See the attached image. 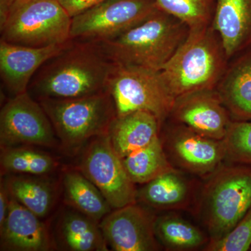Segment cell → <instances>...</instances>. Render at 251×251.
Returning a JSON list of instances; mask_svg holds the SVG:
<instances>
[{
	"label": "cell",
	"mask_w": 251,
	"mask_h": 251,
	"mask_svg": "<svg viewBox=\"0 0 251 251\" xmlns=\"http://www.w3.org/2000/svg\"><path fill=\"white\" fill-rule=\"evenodd\" d=\"M122 159L127 174L134 184H146L175 169L168 160L160 137Z\"/></svg>",
	"instance_id": "obj_22"
},
{
	"label": "cell",
	"mask_w": 251,
	"mask_h": 251,
	"mask_svg": "<svg viewBox=\"0 0 251 251\" xmlns=\"http://www.w3.org/2000/svg\"><path fill=\"white\" fill-rule=\"evenodd\" d=\"M59 238L64 248L73 251H106L108 244L97 221L77 212H69L59 225Z\"/></svg>",
	"instance_id": "obj_21"
},
{
	"label": "cell",
	"mask_w": 251,
	"mask_h": 251,
	"mask_svg": "<svg viewBox=\"0 0 251 251\" xmlns=\"http://www.w3.org/2000/svg\"><path fill=\"white\" fill-rule=\"evenodd\" d=\"M64 146L75 148L92 138L108 134L117 118L108 91L75 99L38 100Z\"/></svg>",
	"instance_id": "obj_5"
},
{
	"label": "cell",
	"mask_w": 251,
	"mask_h": 251,
	"mask_svg": "<svg viewBox=\"0 0 251 251\" xmlns=\"http://www.w3.org/2000/svg\"><path fill=\"white\" fill-rule=\"evenodd\" d=\"M198 134L223 140L232 120L215 90L200 91L176 99L171 116Z\"/></svg>",
	"instance_id": "obj_12"
},
{
	"label": "cell",
	"mask_w": 251,
	"mask_h": 251,
	"mask_svg": "<svg viewBox=\"0 0 251 251\" xmlns=\"http://www.w3.org/2000/svg\"><path fill=\"white\" fill-rule=\"evenodd\" d=\"M55 132L41 104L29 92L11 97L0 112L1 146L34 145L52 147Z\"/></svg>",
	"instance_id": "obj_10"
},
{
	"label": "cell",
	"mask_w": 251,
	"mask_h": 251,
	"mask_svg": "<svg viewBox=\"0 0 251 251\" xmlns=\"http://www.w3.org/2000/svg\"><path fill=\"white\" fill-rule=\"evenodd\" d=\"M108 90L117 117L142 110L153 114L162 124L171 116L176 101L161 72L143 67L115 64Z\"/></svg>",
	"instance_id": "obj_7"
},
{
	"label": "cell",
	"mask_w": 251,
	"mask_h": 251,
	"mask_svg": "<svg viewBox=\"0 0 251 251\" xmlns=\"http://www.w3.org/2000/svg\"><path fill=\"white\" fill-rule=\"evenodd\" d=\"M154 233L158 242L170 250H193L205 242L204 234L196 226L173 214L155 219Z\"/></svg>",
	"instance_id": "obj_23"
},
{
	"label": "cell",
	"mask_w": 251,
	"mask_h": 251,
	"mask_svg": "<svg viewBox=\"0 0 251 251\" xmlns=\"http://www.w3.org/2000/svg\"><path fill=\"white\" fill-rule=\"evenodd\" d=\"M167 148L178 166L199 176H210L226 158L224 140L203 136L181 125L168 133Z\"/></svg>",
	"instance_id": "obj_13"
},
{
	"label": "cell",
	"mask_w": 251,
	"mask_h": 251,
	"mask_svg": "<svg viewBox=\"0 0 251 251\" xmlns=\"http://www.w3.org/2000/svg\"><path fill=\"white\" fill-rule=\"evenodd\" d=\"M211 27L229 62L251 49V0H216Z\"/></svg>",
	"instance_id": "obj_15"
},
{
	"label": "cell",
	"mask_w": 251,
	"mask_h": 251,
	"mask_svg": "<svg viewBox=\"0 0 251 251\" xmlns=\"http://www.w3.org/2000/svg\"><path fill=\"white\" fill-rule=\"evenodd\" d=\"M216 90L233 121L251 120V49L229 62Z\"/></svg>",
	"instance_id": "obj_17"
},
{
	"label": "cell",
	"mask_w": 251,
	"mask_h": 251,
	"mask_svg": "<svg viewBox=\"0 0 251 251\" xmlns=\"http://www.w3.org/2000/svg\"><path fill=\"white\" fill-rule=\"evenodd\" d=\"M154 221L148 211L135 203L109 213L99 226L112 250L153 251L159 248Z\"/></svg>",
	"instance_id": "obj_11"
},
{
	"label": "cell",
	"mask_w": 251,
	"mask_h": 251,
	"mask_svg": "<svg viewBox=\"0 0 251 251\" xmlns=\"http://www.w3.org/2000/svg\"><path fill=\"white\" fill-rule=\"evenodd\" d=\"M161 11L184 23L190 30L211 26L213 0H156Z\"/></svg>",
	"instance_id": "obj_25"
},
{
	"label": "cell",
	"mask_w": 251,
	"mask_h": 251,
	"mask_svg": "<svg viewBox=\"0 0 251 251\" xmlns=\"http://www.w3.org/2000/svg\"><path fill=\"white\" fill-rule=\"evenodd\" d=\"M115 64L98 43L72 40L62 52L44 63L27 92L35 99H75L108 90Z\"/></svg>",
	"instance_id": "obj_1"
},
{
	"label": "cell",
	"mask_w": 251,
	"mask_h": 251,
	"mask_svg": "<svg viewBox=\"0 0 251 251\" xmlns=\"http://www.w3.org/2000/svg\"><path fill=\"white\" fill-rule=\"evenodd\" d=\"M223 140L226 158L234 163L251 164V120L232 121Z\"/></svg>",
	"instance_id": "obj_27"
},
{
	"label": "cell",
	"mask_w": 251,
	"mask_h": 251,
	"mask_svg": "<svg viewBox=\"0 0 251 251\" xmlns=\"http://www.w3.org/2000/svg\"><path fill=\"white\" fill-rule=\"evenodd\" d=\"M72 18L105 0H57Z\"/></svg>",
	"instance_id": "obj_29"
},
{
	"label": "cell",
	"mask_w": 251,
	"mask_h": 251,
	"mask_svg": "<svg viewBox=\"0 0 251 251\" xmlns=\"http://www.w3.org/2000/svg\"><path fill=\"white\" fill-rule=\"evenodd\" d=\"M251 247V209L230 232L217 240H211L204 250L246 251Z\"/></svg>",
	"instance_id": "obj_28"
},
{
	"label": "cell",
	"mask_w": 251,
	"mask_h": 251,
	"mask_svg": "<svg viewBox=\"0 0 251 251\" xmlns=\"http://www.w3.org/2000/svg\"><path fill=\"white\" fill-rule=\"evenodd\" d=\"M1 230V250L44 251L50 239L40 218L10 195L9 211Z\"/></svg>",
	"instance_id": "obj_16"
},
{
	"label": "cell",
	"mask_w": 251,
	"mask_h": 251,
	"mask_svg": "<svg viewBox=\"0 0 251 251\" xmlns=\"http://www.w3.org/2000/svg\"><path fill=\"white\" fill-rule=\"evenodd\" d=\"M203 216L211 240L224 237L251 209V169L221 167L210 175L203 195Z\"/></svg>",
	"instance_id": "obj_6"
},
{
	"label": "cell",
	"mask_w": 251,
	"mask_h": 251,
	"mask_svg": "<svg viewBox=\"0 0 251 251\" xmlns=\"http://www.w3.org/2000/svg\"><path fill=\"white\" fill-rule=\"evenodd\" d=\"M191 193L187 179L173 169L145 184L137 198L157 209H179L188 204Z\"/></svg>",
	"instance_id": "obj_19"
},
{
	"label": "cell",
	"mask_w": 251,
	"mask_h": 251,
	"mask_svg": "<svg viewBox=\"0 0 251 251\" xmlns=\"http://www.w3.org/2000/svg\"><path fill=\"white\" fill-rule=\"evenodd\" d=\"M229 61L211 26L190 30L186 40L160 72L175 99L215 90Z\"/></svg>",
	"instance_id": "obj_3"
},
{
	"label": "cell",
	"mask_w": 251,
	"mask_h": 251,
	"mask_svg": "<svg viewBox=\"0 0 251 251\" xmlns=\"http://www.w3.org/2000/svg\"><path fill=\"white\" fill-rule=\"evenodd\" d=\"M1 165L10 173L33 175L53 171L55 163L49 155L27 148H7L1 153Z\"/></svg>",
	"instance_id": "obj_26"
},
{
	"label": "cell",
	"mask_w": 251,
	"mask_h": 251,
	"mask_svg": "<svg viewBox=\"0 0 251 251\" xmlns=\"http://www.w3.org/2000/svg\"><path fill=\"white\" fill-rule=\"evenodd\" d=\"M10 202V194L6 184L1 182L0 188V227H2L7 216Z\"/></svg>",
	"instance_id": "obj_30"
},
{
	"label": "cell",
	"mask_w": 251,
	"mask_h": 251,
	"mask_svg": "<svg viewBox=\"0 0 251 251\" xmlns=\"http://www.w3.org/2000/svg\"><path fill=\"white\" fill-rule=\"evenodd\" d=\"M158 9L156 0H105L72 18V40H110L148 19Z\"/></svg>",
	"instance_id": "obj_8"
},
{
	"label": "cell",
	"mask_w": 251,
	"mask_h": 251,
	"mask_svg": "<svg viewBox=\"0 0 251 251\" xmlns=\"http://www.w3.org/2000/svg\"><path fill=\"white\" fill-rule=\"evenodd\" d=\"M72 40L45 47L16 45L0 40V74L4 88L12 97L27 92L39 68L62 52Z\"/></svg>",
	"instance_id": "obj_14"
},
{
	"label": "cell",
	"mask_w": 251,
	"mask_h": 251,
	"mask_svg": "<svg viewBox=\"0 0 251 251\" xmlns=\"http://www.w3.org/2000/svg\"><path fill=\"white\" fill-rule=\"evenodd\" d=\"M189 31L184 23L158 9L135 27L98 44L113 64L160 72Z\"/></svg>",
	"instance_id": "obj_2"
},
{
	"label": "cell",
	"mask_w": 251,
	"mask_h": 251,
	"mask_svg": "<svg viewBox=\"0 0 251 251\" xmlns=\"http://www.w3.org/2000/svg\"><path fill=\"white\" fill-rule=\"evenodd\" d=\"M16 0H0V16L4 14L8 9Z\"/></svg>",
	"instance_id": "obj_31"
},
{
	"label": "cell",
	"mask_w": 251,
	"mask_h": 251,
	"mask_svg": "<svg viewBox=\"0 0 251 251\" xmlns=\"http://www.w3.org/2000/svg\"><path fill=\"white\" fill-rule=\"evenodd\" d=\"M161 125L151 112H133L115 119L109 130V138L116 152L123 158L158 138Z\"/></svg>",
	"instance_id": "obj_18"
},
{
	"label": "cell",
	"mask_w": 251,
	"mask_h": 251,
	"mask_svg": "<svg viewBox=\"0 0 251 251\" xmlns=\"http://www.w3.org/2000/svg\"><path fill=\"white\" fill-rule=\"evenodd\" d=\"M80 169L100 190L112 209L136 203L135 184L112 147L108 133L94 138L82 155Z\"/></svg>",
	"instance_id": "obj_9"
},
{
	"label": "cell",
	"mask_w": 251,
	"mask_h": 251,
	"mask_svg": "<svg viewBox=\"0 0 251 251\" xmlns=\"http://www.w3.org/2000/svg\"><path fill=\"white\" fill-rule=\"evenodd\" d=\"M6 186L12 197L40 219L51 210L54 193L47 182L34 178L13 177Z\"/></svg>",
	"instance_id": "obj_24"
},
{
	"label": "cell",
	"mask_w": 251,
	"mask_h": 251,
	"mask_svg": "<svg viewBox=\"0 0 251 251\" xmlns=\"http://www.w3.org/2000/svg\"><path fill=\"white\" fill-rule=\"evenodd\" d=\"M68 203L94 221H100L111 212L112 207L100 190L79 172L66 173L63 180Z\"/></svg>",
	"instance_id": "obj_20"
},
{
	"label": "cell",
	"mask_w": 251,
	"mask_h": 251,
	"mask_svg": "<svg viewBox=\"0 0 251 251\" xmlns=\"http://www.w3.org/2000/svg\"><path fill=\"white\" fill-rule=\"evenodd\" d=\"M72 18L57 0H16L0 16L1 40L29 47L72 40Z\"/></svg>",
	"instance_id": "obj_4"
}]
</instances>
